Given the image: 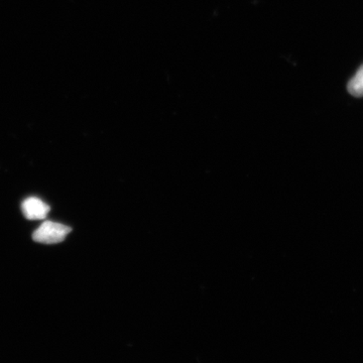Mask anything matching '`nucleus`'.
I'll return each instance as SVG.
<instances>
[{
    "label": "nucleus",
    "instance_id": "obj_1",
    "mask_svg": "<svg viewBox=\"0 0 363 363\" xmlns=\"http://www.w3.org/2000/svg\"><path fill=\"white\" fill-rule=\"evenodd\" d=\"M72 231L71 227L57 222L45 221L33 233V240L35 242L44 243V245H56L65 240L68 234Z\"/></svg>",
    "mask_w": 363,
    "mask_h": 363
},
{
    "label": "nucleus",
    "instance_id": "obj_2",
    "mask_svg": "<svg viewBox=\"0 0 363 363\" xmlns=\"http://www.w3.org/2000/svg\"><path fill=\"white\" fill-rule=\"evenodd\" d=\"M49 205L37 197H30L21 204L23 216L28 220H43L50 212Z\"/></svg>",
    "mask_w": 363,
    "mask_h": 363
},
{
    "label": "nucleus",
    "instance_id": "obj_3",
    "mask_svg": "<svg viewBox=\"0 0 363 363\" xmlns=\"http://www.w3.org/2000/svg\"><path fill=\"white\" fill-rule=\"evenodd\" d=\"M348 91L353 96H363V65L360 67L354 77L351 79L350 83H348Z\"/></svg>",
    "mask_w": 363,
    "mask_h": 363
}]
</instances>
